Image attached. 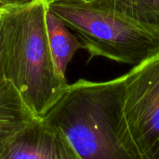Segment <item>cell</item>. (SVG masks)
Instances as JSON below:
<instances>
[{"label":"cell","mask_w":159,"mask_h":159,"mask_svg":"<svg viewBox=\"0 0 159 159\" xmlns=\"http://www.w3.org/2000/svg\"><path fill=\"white\" fill-rule=\"evenodd\" d=\"M159 31V0H92Z\"/></svg>","instance_id":"obj_8"},{"label":"cell","mask_w":159,"mask_h":159,"mask_svg":"<svg viewBox=\"0 0 159 159\" xmlns=\"http://www.w3.org/2000/svg\"><path fill=\"white\" fill-rule=\"evenodd\" d=\"M34 117L15 87L0 80V152L8 141Z\"/></svg>","instance_id":"obj_6"},{"label":"cell","mask_w":159,"mask_h":159,"mask_svg":"<svg viewBox=\"0 0 159 159\" xmlns=\"http://www.w3.org/2000/svg\"><path fill=\"white\" fill-rule=\"evenodd\" d=\"M49 4L53 2H90L92 0H47Z\"/></svg>","instance_id":"obj_10"},{"label":"cell","mask_w":159,"mask_h":159,"mask_svg":"<svg viewBox=\"0 0 159 159\" xmlns=\"http://www.w3.org/2000/svg\"><path fill=\"white\" fill-rule=\"evenodd\" d=\"M47 0L10 1L0 19V75L42 118L66 86L52 59L47 34Z\"/></svg>","instance_id":"obj_2"},{"label":"cell","mask_w":159,"mask_h":159,"mask_svg":"<svg viewBox=\"0 0 159 159\" xmlns=\"http://www.w3.org/2000/svg\"><path fill=\"white\" fill-rule=\"evenodd\" d=\"M1 79H3V78H2V76H1V75H0V80H1Z\"/></svg>","instance_id":"obj_11"},{"label":"cell","mask_w":159,"mask_h":159,"mask_svg":"<svg viewBox=\"0 0 159 159\" xmlns=\"http://www.w3.org/2000/svg\"><path fill=\"white\" fill-rule=\"evenodd\" d=\"M0 159L82 158L59 128L35 117L8 141Z\"/></svg>","instance_id":"obj_5"},{"label":"cell","mask_w":159,"mask_h":159,"mask_svg":"<svg viewBox=\"0 0 159 159\" xmlns=\"http://www.w3.org/2000/svg\"><path fill=\"white\" fill-rule=\"evenodd\" d=\"M49 10L77 36L90 58L137 66L159 56V31L95 2H53Z\"/></svg>","instance_id":"obj_3"},{"label":"cell","mask_w":159,"mask_h":159,"mask_svg":"<svg viewBox=\"0 0 159 159\" xmlns=\"http://www.w3.org/2000/svg\"><path fill=\"white\" fill-rule=\"evenodd\" d=\"M124 75L68 84L42 117L59 128L82 159H141L123 117Z\"/></svg>","instance_id":"obj_1"},{"label":"cell","mask_w":159,"mask_h":159,"mask_svg":"<svg viewBox=\"0 0 159 159\" xmlns=\"http://www.w3.org/2000/svg\"><path fill=\"white\" fill-rule=\"evenodd\" d=\"M122 109L141 159H159V56L124 75Z\"/></svg>","instance_id":"obj_4"},{"label":"cell","mask_w":159,"mask_h":159,"mask_svg":"<svg viewBox=\"0 0 159 159\" xmlns=\"http://www.w3.org/2000/svg\"><path fill=\"white\" fill-rule=\"evenodd\" d=\"M10 1H4V0H0V19L2 18V16L7 12V10L8 9Z\"/></svg>","instance_id":"obj_9"},{"label":"cell","mask_w":159,"mask_h":159,"mask_svg":"<svg viewBox=\"0 0 159 159\" xmlns=\"http://www.w3.org/2000/svg\"><path fill=\"white\" fill-rule=\"evenodd\" d=\"M46 26L49 50L59 74L65 76L67 67L76 51L83 48L77 36L49 10L46 15Z\"/></svg>","instance_id":"obj_7"}]
</instances>
